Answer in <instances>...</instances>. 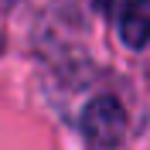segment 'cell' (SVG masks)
Here are the masks:
<instances>
[{
    "label": "cell",
    "mask_w": 150,
    "mask_h": 150,
    "mask_svg": "<svg viewBox=\"0 0 150 150\" xmlns=\"http://www.w3.org/2000/svg\"><path fill=\"white\" fill-rule=\"evenodd\" d=\"M82 133L89 140V147H96V150L116 147L123 140V133H126V112H123L120 99L96 96L82 112Z\"/></svg>",
    "instance_id": "cell-1"
},
{
    "label": "cell",
    "mask_w": 150,
    "mask_h": 150,
    "mask_svg": "<svg viewBox=\"0 0 150 150\" xmlns=\"http://www.w3.org/2000/svg\"><path fill=\"white\" fill-rule=\"evenodd\" d=\"M120 38L130 48L150 45V0H130L120 17Z\"/></svg>",
    "instance_id": "cell-2"
},
{
    "label": "cell",
    "mask_w": 150,
    "mask_h": 150,
    "mask_svg": "<svg viewBox=\"0 0 150 150\" xmlns=\"http://www.w3.org/2000/svg\"><path fill=\"white\" fill-rule=\"evenodd\" d=\"M116 0H92V7H99V10H109Z\"/></svg>",
    "instance_id": "cell-3"
},
{
    "label": "cell",
    "mask_w": 150,
    "mask_h": 150,
    "mask_svg": "<svg viewBox=\"0 0 150 150\" xmlns=\"http://www.w3.org/2000/svg\"><path fill=\"white\" fill-rule=\"evenodd\" d=\"M0 4H10V0H0Z\"/></svg>",
    "instance_id": "cell-4"
}]
</instances>
